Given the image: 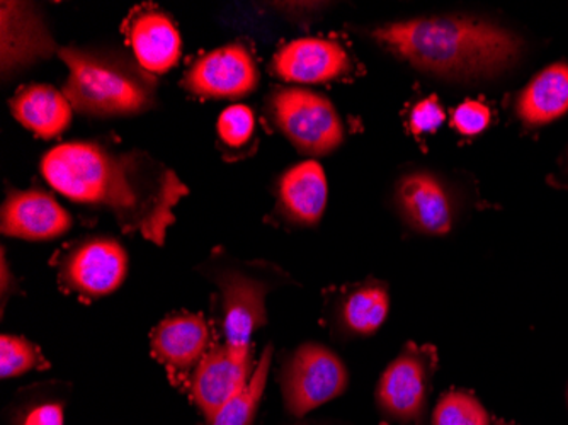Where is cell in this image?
<instances>
[{
	"label": "cell",
	"instance_id": "cell-1",
	"mask_svg": "<svg viewBox=\"0 0 568 425\" xmlns=\"http://www.w3.org/2000/svg\"><path fill=\"white\" fill-rule=\"evenodd\" d=\"M44 181L73 203L110 211L123 233L164 245L175 206L190 194L172 169L142 150L67 142L44 153Z\"/></svg>",
	"mask_w": 568,
	"mask_h": 425
},
{
	"label": "cell",
	"instance_id": "cell-2",
	"mask_svg": "<svg viewBox=\"0 0 568 425\" xmlns=\"http://www.w3.org/2000/svg\"><path fill=\"white\" fill-rule=\"evenodd\" d=\"M368 34L419 72L455 82L503 75L519 62L525 50V41L504 26L468 16L385 22Z\"/></svg>",
	"mask_w": 568,
	"mask_h": 425
},
{
	"label": "cell",
	"instance_id": "cell-3",
	"mask_svg": "<svg viewBox=\"0 0 568 425\" xmlns=\"http://www.w3.org/2000/svg\"><path fill=\"white\" fill-rule=\"evenodd\" d=\"M69 69L63 94L84 117H139L158 105V79L116 48L63 47Z\"/></svg>",
	"mask_w": 568,
	"mask_h": 425
},
{
	"label": "cell",
	"instance_id": "cell-4",
	"mask_svg": "<svg viewBox=\"0 0 568 425\" xmlns=\"http://www.w3.org/2000/svg\"><path fill=\"white\" fill-rule=\"evenodd\" d=\"M266 108L274 127L303 155H331L346 139L331 99L312 89L276 88L267 95Z\"/></svg>",
	"mask_w": 568,
	"mask_h": 425
},
{
	"label": "cell",
	"instance_id": "cell-5",
	"mask_svg": "<svg viewBox=\"0 0 568 425\" xmlns=\"http://www.w3.org/2000/svg\"><path fill=\"white\" fill-rule=\"evenodd\" d=\"M349 386V373L334 351L318 342H305L281 367V395L286 412L303 418L335 401Z\"/></svg>",
	"mask_w": 568,
	"mask_h": 425
},
{
	"label": "cell",
	"instance_id": "cell-6",
	"mask_svg": "<svg viewBox=\"0 0 568 425\" xmlns=\"http://www.w3.org/2000/svg\"><path fill=\"white\" fill-rule=\"evenodd\" d=\"M62 290L84 303L111 295L128 276L126 249L111 235L84 236L53 259Z\"/></svg>",
	"mask_w": 568,
	"mask_h": 425
},
{
	"label": "cell",
	"instance_id": "cell-7",
	"mask_svg": "<svg viewBox=\"0 0 568 425\" xmlns=\"http://www.w3.org/2000/svg\"><path fill=\"white\" fill-rule=\"evenodd\" d=\"M436 351L407 342L379 376L376 407L392 425H423L433 388Z\"/></svg>",
	"mask_w": 568,
	"mask_h": 425
},
{
	"label": "cell",
	"instance_id": "cell-8",
	"mask_svg": "<svg viewBox=\"0 0 568 425\" xmlns=\"http://www.w3.org/2000/svg\"><path fill=\"white\" fill-rule=\"evenodd\" d=\"M220 287V324L223 344L239 360L252 354V334L267 325L266 298L270 286L254 274L230 265L212 274Z\"/></svg>",
	"mask_w": 568,
	"mask_h": 425
},
{
	"label": "cell",
	"instance_id": "cell-9",
	"mask_svg": "<svg viewBox=\"0 0 568 425\" xmlns=\"http://www.w3.org/2000/svg\"><path fill=\"white\" fill-rule=\"evenodd\" d=\"M260 67L244 44H225L197 59L184 73L183 88L203 99H242L257 89Z\"/></svg>",
	"mask_w": 568,
	"mask_h": 425
},
{
	"label": "cell",
	"instance_id": "cell-10",
	"mask_svg": "<svg viewBox=\"0 0 568 425\" xmlns=\"http://www.w3.org/2000/svg\"><path fill=\"white\" fill-rule=\"evenodd\" d=\"M150 347L168 371L172 385L183 388L190 385L194 370L212 347L209 322L200 313H172L153 328Z\"/></svg>",
	"mask_w": 568,
	"mask_h": 425
},
{
	"label": "cell",
	"instance_id": "cell-11",
	"mask_svg": "<svg viewBox=\"0 0 568 425\" xmlns=\"http://www.w3.org/2000/svg\"><path fill=\"white\" fill-rule=\"evenodd\" d=\"M395 206L405 225L426 236H443L456 222V203L446 182L430 171H412L395 185Z\"/></svg>",
	"mask_w": 568,
	"mask_h": 425
},
{
	"label": "cell",
	"instance_id": "cell-12",
	"mask_svg": "<svg viewBox=\"0 0 568 425\" xmlns=\"http://www.w3.org/2000/svg\"><path fill=\"white\" fill-rule=\"evenodd\" d=\"M271 73L293 84H324L353 73V60L339 41L300 38L280 48Z\"/></svg>",
	"mask_w": 568,
	"mask_h": 425
},
{
	"label": "cell",
	"instance_id": "cell-13",
	"mask_svg": "<svg viewBox=\"0 0 568 425\" xmlns=\"http://www.w3.org/2000/svg\"><path fill=\"white\" fill-rule=\"evenodd\" d=\"M254 367V356L239 360L225 344H212L190 383L191 398L204 417L213 422L219 412L248 385Z\"/></svg>",
	"mask_w": 568,
	"mask_h": 425
},
{
	"label": "cell",
	"instance_id": "cell-14",
	"mask_svg": "<svg viewBox=\"0 0 568 425\" xmlns=\"http://www.w3.org/2000/svg\"><path fill=\"white\" fill-rule=\"evenodd\" d=\"M69 211L40 188L9 190L0 211V230L22 241H53L72 229Z\"/></svg>",
	"mask_w": 568,
	"mask_h": 425
},
{
	"label": "cell",
	"instance_id": "cell-15",
	"mask_svg": "<svg viewBox=\"0 0 568 425\" xmlns=\"http://www.w3.org/2000/svg\"><path fill=\"white\" fill-rule=\"evenodd\" d=\"M43 19L31 4L2 2V73L16 75L40 59L59 53Z\"/></svg>",
	"mask_w": 568,
	"mask_h": 425
},
{
	"label": "cell",
	"instance_id": "cell-16",
	"mask_svg": "<svg viewBox=\"0 0 568 425\" xmlns=\"http://www.w3.org/2000/svg\"><path fill=\"white\" fill-rule=\"evenodd\" d=\"M123 33L136 62L152 75H162L178 65L183 41L164 12L152 8L136 9L124 21Z\"/></svg>",
	"mask_w": 568,
	"mask_h": 425
},
{
	"label": "cell",
	"instance_id": "cell-17",
	"mask_svg": "<svg viewBox=\"0 0 568 425\" xmlns=\"http://www.w3.org/2000/svg\"><path fill=\"white\" fill-rule=\"evenodd\" d=\"M327 200V175L312 159L292 165L277 181V210L293 225H318Z\"/></svg>",
	"mask_w": 568,
	"mask_h": 425
},
{
	"label": "cell",
	"instance_id": "cell-18",
	"mask_svg": "<svg viewBox=\"0 0 568 425\" xmlns=\"http://www.w3.org/2000/svg\"><path fill=\"white\" fill-rule=\"evenodd\" d=\"M516 117L526 128H541L568 113V63L539 70L514 102Z\"/></svg>",
	"mask_w": 568,
	"mask_h": 425
},
{
	"label": "cell",
	"instance_id": "cell-19",
	"mask_svg": "<svg viewBox=\"0 0 568 425\" xmlns=\"http://www.w3.org/2000/svg\"><path fill=\"white\" fill-rule=\"evenodd\" d=\"M9 110L38 139H57L72 123L73 108L69 99L63 92L47 84H31L19 89L9 101Z\"/></svg>",
	"mask_w": 568,
	"mask_h": 425
},
{
	"label": "cell",
	"instance_id": "cell-20",
	"mask_svg": "<svg viewBox=\"0 0 568 425\" xmlns=\"http://www.w3.org/2000/svg\"><path fill=\"white\" fill-rule=\"evenodd\" d=\"M390 313V293L376 280L356 284L344 293L337 306L341 331L354 337H368L385 324Z\"/></svg>",
	"mask_w": 568,
	"mask_h": 425
},
{
	"label": "cell",
	"instance_id": "cell-21",
	"mask_svg": "<svg viewBox=\"0 0 568 425\" xmlns=\"http://www.w3.org/2000/svg\"><path fill=\"white\" fill-rule=\"evenodd\" d=\"M273 345H266V350L261 354L255 363L254 373L251 382L242 392L219 412L213 418L212 425H252L255 414L263 401L264 389H266L267 376H270L271 363H273Z\"/></svg>",
	"mask_w": 568,
	"mask_h": 425
},
{
	"label": "cell",
	"instance_id": "cell-22",
	"mask_svg": "<svg viewBox=\"0 0 568 425\" xmlns=\"http://www.w3.org/2000/svg\"><path fill=\"white\" fill-rule=\"evenodd\" d=\"M433 425H493L477 396L463 389L445 393L436 404Z\"/></svg>",
	"mask_w": 568,
	"mask_h": 425
},
{
	"label": "cell",
	"instance_id": "cell-23",
	"mask_svg": "<svg viewBox=\"0 0 568 425\" xmlns=\"http://www.w3.org/2000/svg\"><path fill=\"white\" fill-rule=\"evenodd\" d=\"M50 367L40 347L18 335H2L0 338V376L2 380L16 378L30 371H43Z\"/></svg>",
	"mask_w": 568,
	"mask_h": 425
},
{
	"label": "cell",
	"instance_id": "cell-24",
	"mask_svg": "<svg viewBox=\"0 0 568 425\" xmlns=\"http://www.w3.org/2000/svg\"><path fill=\"white\" fill-rule=\"evenodd\" d=\"M254 133L255 118L248 105H230L220 114L219 136L230 149H239V146L251 142Z\"/></svg>",
	"mask_w": 568,
	"mask_h": 425
},
{
	"label": "cell",
	"instance_id": "cell-25",
	"mask_svg": "<svg viewBox=\"0 0 568 425\" xmlns=\"http://www.w3.org/2000/svg\"><path fill=\"white\" fill-rule=\"evenodd\" d=\"M490 118L493 114L484 102L468 99L456 108L452 117V127L458 131L459 135H480L481 131L487 130L490 124Z\"/></svg>",
	"mask_w": 568,
	"mask_h": 425
},
{
	"label": "cell",
	"instance_id": "cell-26",
	"mask_svg": "<svg viewBox=\"0 0 568 425\" xmlns=\"http://www.w3.org/2000/svg\"><path fill=\"white\" fill-rule=\"evenodd\" d=\"M445 120L446 113L443 110L442 102L436 95H429V98L423 99L412 108L408 127H410L414 135H424V133L436 131L445 123Z\"/></svg>",
	"mask_w": 568,
	"mask_h": 425
},
{
	"label": "cell",
	"instance_id": "cell-27",
	"mask_svg": "<svg viewBox=\"0 0 568 425\" xmlns=\"http://www.w3.org/2000/svg\"><path fill=\"white\" fill-rule=\"evenodd\" d=\"M19 425H63L62 402H43L33 405L22 415Z\"/></svg>",
	"mask_w": 568,
	"mask_h": 425
},
{
	"label": "cell",
	"instance_id": "cell-28",
	"mask_svg": "<svg viewBox=\"0 0 568 425\" xmlns=\"http://www.w3.org/2000/svg\"><path fill=\"white\" fill-rule=\"evenodd\" d=\"M9 283L14 284V277H12V274H9V264L6 261L4 252H2V308L8 303V295L11 293L9 291Z\"/></svg>",
	"mask_w": 568,
	"mask_h": 425
},
{
	"label": "cell",
	"instance_id": "cell-29",
	"mask_svg": "<svg viewBox=\"0 0 568 425\" xmlns=\"http://www.w3.org/2000/svg\"><path fill=\"white\" fill-rule=\"evenodd\" d=\"M496 425H514V424H507V422H497Z\"/></svg>",
	"mask_w": 568,
	"mask_h": 425
},
{
	"label": "cell",
	"instance_id": "cell-30",
	"mask_svg": "<svg viewBox=\"0 0 568 425\" xmlns=\"http://www.w3.org/2000/svg\"><path fill=\"white\" fill-rule=\"evenodd\" d=\"M567 405H568V388H567Z\"/></svg>",
	"mask_w": 568,
	"mask_h": 425
}]
</instances>
